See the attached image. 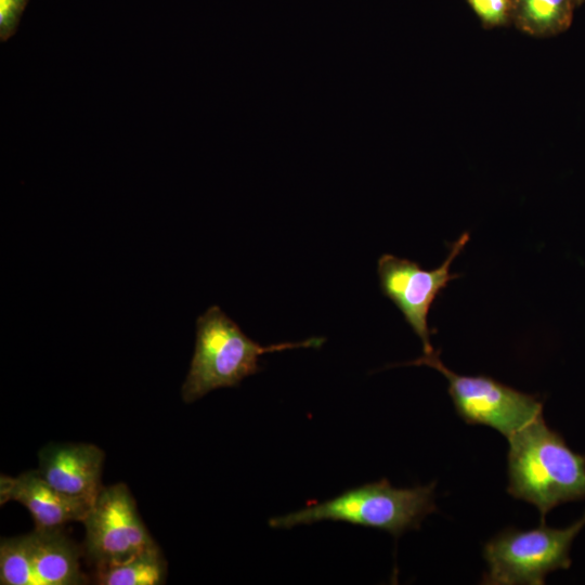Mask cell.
<instances>
[{
    "label": "cell",
    "mask_w": 585,
    "mask_h": 585,
    "mask_svg": "<svg viewBox=\"0 0 585 585\" xmlns=\"http://www.w3.org/2000/svg\"><path fill=\"white\" fill-rule=\"evenodd\" d=\"M511 22L534 37H552L566 31L572 24L573 0H511Z\"/></svg>",
    "instance_id": "obj_11"
},
{
    "label": "cell",
    "mask_w": 585,
    "mask_h": 585,
    "mask_svg": "<svg viewBox=\"0 0 585 585\" xmlns=\"http://www.w3.org/2000/svg\"><path fill=\"white\" fill-rule=\"evenodd\" d=\"M0 584L37 585L29 533L1 540Z\"/></svg>",
    "instance_id": "obj_13"
},
{
    "label": "cell",
    "mask_w": 585,
    "mask_h": 585,
    "mask_svg": "<svg viewBox=\"0 0 585 585\" xmlns=\"http://www.w3.org/2000/svg\"><path fill=\"white\" fill-rule=\"evenodd\" d=\"M82 523L83 556L94 569L121 563L157 545L125 483L103 486Z\"/></svg>",
    "instance_id": "obj_6"
},
{
    "label": "cell",
    "mask_w": 585,
    "mask_h": 585,
    "mask_svg": "<svg viewBox=\"0 0 585 585\" xmlns=\"http://www.w3.org/2000/svg\"><path fill=\"white\" fill-rule=\"evenodd\" d=\"M324 341L323 337H311L299 342L261 346L219 306H211L196 320L195 348L181 387L182 400L192 403L212 390L238 386L243 379L261 369L259 358L265 353L318 348Z\"/></svg>",
    "instance_id": "obj_3"
},
{
    "label": "cell",
    "mask_w": 585,
    "mask_h": 585,
    "mask_svg": "<svg viewBox=\"0 0 585 585\" xmlns=\"http://www.w3.org/2000/svg\"><path fill=\"white\" fill-rule=\"evenodd\" d=\"M585 526V512L567 528L520 530L506 528L484 544L483 558L487 570L481 584L543 585L547 574L568 570L574 538Z\"/></svg>",
    "instance_id": "obj_4"
},
{
    "label": "cell",
    "mask_w": 585,
    "mask_h": 585,
    "mask_svg": "<svg viewBox=\"0 0 585 585\" xmlns=\"http://www.w3.org/2000/svg\"><path fill=\"white\" fill-rule=\"evenodd\" d=\"M37 585H81L89 578L80 569L83 548L63 528L29 533Z\"/></svg>",
    "instance_id": "obj_10"
},
{
    "label": "cell",
    "mask_w": 585,
    "mask_h": 585,
    "mask_svg": "<svg viewBox=\"0 0 585 585\" xmlns=\"http://www.w3.org/2000/svg\"><path fill=\"white\" fill-rule=\"evenodd\" d=\"M507 440V492L534 505L541 523L552 508L585 499V455L571 450L543 414Z\"/></svg>",
    "instance_id": "obj_1"
},
{
    "label": "cell",
    "mask_w": 585,
    "mask_h": 585,
    "mask_svg": "<svg viewBox=\"0 0 585 585\" xmlns=\"http://www.w3.org/2000/svg\"><path fill=\"white\" fill-rule=\"evenodd\" d=\"M573 1H574V3H575L576 6H580V5H582L583 3H585V0H573Z\"/></svg>",
    "instance_id": "obj_16"
},
{
    "label": "cell",
    "mask_w": 585,
    "mask_h": 585,
    "mask_svg": "<svg viewBox=\"0 0 585 585\" xmlns=\"http://www.w3.org/2000/svg\"><path fill=\"white\" fill-rule=\"evenodd\" d=\"M485 28L506 26L511 22V0H466Z\"/></svg>",
    "instance_id": "obj_14"
},
{
    "label": "cell",
    "mask_w": 585,
    "mask_h": 585,
    "mask_svg": "<svg viewBox=\"0 0 585 585\" xmlns=\"http://www.w3.org/2000/svg\"><path fill=\"white\" fill-rule=\"evenodd\" d=\"M405 365H426L448 382V394L457 415L468 425L487 426L506 439L543 414V402L486 375H459L440 360L439 351Z\"/></svg>",
    "instance_id": "obj_5"
},
{
    "label": "cell",
    "mask_w": 585,
    "mask_h": 585,
    "mask_svg": "<svg viewBox=\"0 0 585 585\" xmlns=\"http://www.w3.org/2000/svg\"><path fill=\"white\" fill-rule=\"evenodd\" d=\"M470 234L464 232L448 245V253L442 264L432 270L419 263L391 253H384L377 261L379 286L402 313L405 322L422 342L424 355L433 354L428 313L441 291L459 274L450 271L454 259L468 243Z\"/></svg>",
    "instance_id": "obj_7"
},
{
    "label": "cell",
    "mask_w": 585,
    "mask_h": 585,
    "mask_svg": "<svg viewBox=\"0 0 585 585\" xmlns=\"http://www.w3.org/2000/svg\"><path fill=\"white\" fill-rule=\"evenodd\" d=\"M9 500L24 505L30 512L35 529L63 528L69 522H82L91 504L65 495L49 484L37 470L13 478L1 476L0 503Z\"/></svg>",
    "instance_id": "obj_9"
},
{
    "label": "cell",
    "mask_w": 585,
    "mask_h": 585,
    "mask_svg": "<svg viewBox=\"0 0 585 585\" xmlns=\"http://www.w3.org/2000/svg\"><path fill=\"white\" fill-rule=\"evenodd\" d=\"M167 577V562L155 545L121 563L94 569L100 585H160Z\"/></svg>",
    "instance_id": "obj_12"
},
{
    "label": "cell",
    "mask_w": 585,
    "mask_h": 585,
    "mask_svg": "<svg viewBox=\"0 0 585 585\" xmlns=\"http://www.w3.org/2000/svg\"><path fill=\"white\" fill-rule=\"evenodd\" d=\"M435 483L395 487L387 479L349 489L322 503L269 520L273 529H291L321 521L346 522L373 528L400 537L419 529L422 520L437 510Z\"/></svg>",
    "instance_id": "obj_2"
},
{
    "label": "cell",
    "mask_w": 585,
    "mask_h": 585,
    "mask_svg": "<svg viewBox=\"0 0 585 585\" xmlns=\"http://www.w3.org/2000/svg\"><path fill=\"white\" fill-rule=\"evenodd\" d=\"M28 0H0V41H8L18 27Z\"/></svg>",
    "instance_id": "obj_15"
},
{
    "label": "cell",
    "mask_w": 585,
    "mask_h": 585,
    "mask_svg": "<svg viewBox=\"0 0 585 585\" xmlns=\"http://www.w3.org/2000/svg\"><path fill=\"white\" fill-rule=\"evenodd\" d=\"M105 454L91 443L46 444L38 453V471L61 493L93 504L103 489Z\"/></svg>",
    "instance_id": "obj_8"
}]
</instances>
